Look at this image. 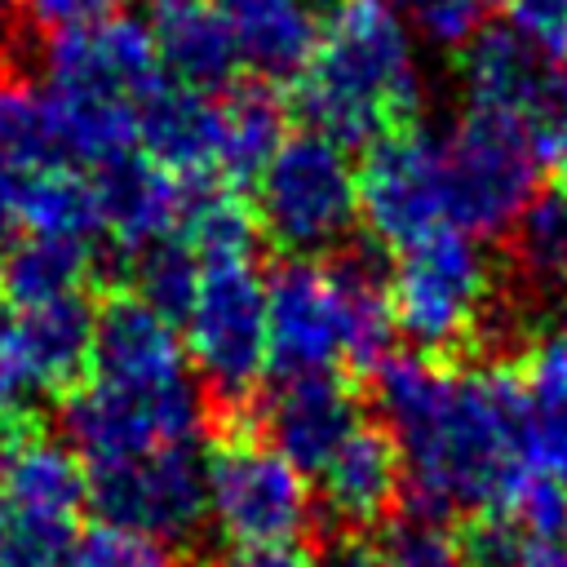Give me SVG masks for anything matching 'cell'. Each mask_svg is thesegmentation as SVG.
Instances as JSON below:
<instances>
[{
    "label": "cell",
    "instance_id": "cell-5",
    "mask_svg": "<svg viewBox=\"0 0 567 567\" xmlns=\"http://www.w3.org/2000/svg\"><path fill=\"white\" fill-rule=\"evenodd\" d=\"M359 177L337 142L301 128L279 142L257 177L261 235L284 257L332 252L354 235Z\"/></svg>",
    "mask_w": 567,
    "mask_h": 567
},
{
    "label": "cell",
    "instance_id": "cell-1",
    "mask_svg": "<svg viewBox=\"0 0 567 567\" xmlns=\"http://www.w3.org/2000/svg\"><path fill=\"white\" fill-rule=\"evenodd\" d=\"M421 97L412 35L394 4L337 0L292 97L306 128L337 146H372L377 137L416 124Z\"/></svg>",
    "mask_w": 567,
    "mask_h": 567
},
{
    "label": "cell",
    "instance_id": "cell-37",
    "mask_svg": "<svg viewBox=\"0 0 567 567\" xmlns=\"http://www.w3.org/2000/svg\"><path fill=\"white\" fill-rule=\"evenodd\" d=\"M124 4L128 0H18L22 18L35 31H49V35H62V31H75V27L115 18Z\"/></svg>",
    "mask_w": 567,
    "mask_h": 567
},
{
    "label": "cell",
    "instance_id": "cell-12",
    "mask_svg": "<svg viewBox=\"0 0 567 567\" xmlns=\"http://www.w3.org/2000/svg\"><path fill=\"white\" fill-rule=\"evenodd\" d=\"M359 421V390L346 372L284 377L257 399V434L301 474H323Z\"/></svg>",
    "mask_w": 567,
    "mask_h": 567
},
{
    "label": "cell",
    "instance_id": "cell-10",
    "mask_svg": "<svg viewBox=\"0 0 567 567\" xmlns=\"http://www.w3.org/2000/svg\"><path fill=\"white\" fill-rule=\"evenodd\" d=\"M44 66H49V93L133 115L164 84V66L155 58L151 31L120 13L53 35L44 49Z\"/></svg>",
    "mask_w": 567,
    "mask_h": 567
},
{
    "label": "cell",
    "instance_id": "cell-28",
    "mask_svg": "<svg viewBox=\"0 0 567 567\" xmlns=\"http://www.w3.org/2000/svg\"><path fill=\"white\" fill-rule=\"evenodd\" d=\"M62 567H190V558L168 540L102 523L75 536Z\"/></svg>",
    "mask_w": 567,
    "mask_h": 567
},
{
    "label": "cell",
    "instance_id": "cell-45",
    "mask_svg": "<svg viewBox=\"0 0 567 567\" xmlns=\"http://www.w3.org/2000/svg\"><path fill=\"white\" fill-rule=\"evenodd\" d=\"M385 4H416V0H385Z\"/></svg>",
    "mask_w": 567,
    "mask_h": 567
},
{
    "label": "cell",
    "instance_id": "cell-18",
    "mask_svg": "<svg viewBox=\"0 0 567 567\" xmlns=\"http://www.w3.org/2000/svg\"><path fill=\"white\" fill-rule=\"evenodd\" d=\"M151 44L159 66L190 89H226L235 80L239 40L217 0H151Z\"/></svg>",
    "mask_w": 567,
    "mask_h": 567
},
{
    "label": "cell",
    "instance_id": "cell-30",
    "mask_svg": "<svg viewBox=\"0 0 567 567\" xmlns=\"http://www.w3.org/2000/svg\"><path fill=\"white\" fill-rule=\"evenodd\" d=\"M501 509L532 540H567V483H558L540 470H527Z\"/></svg>",
    "mask_w": 567,
    "mask_h": 567
},
{
    "label": "cell",
    "instance_id": "cell-21",
    "mask_svg": "<svg viewBox=\"0 0 567 567\" xmlns=\"http://www.w3.org/2000/svg\"><path fill=\"white\" fill-rule=\"evenodd\" d=\"M239 62L266 84H297L319 49L323 22L306 0H239L226 9Z\"/></svg>",
    "mask_w": 567,
    "mask_h": 567
},
{
    "label": "cell",
    "instance_id": "cell-22",
    "mask_svg": "<svg viewBox=\"0 0 567 567\" xmlns=\"http://www.w3.org/2000/svg\"><path fill=\"white\" fill-rule=\"evenodd\" d=\"M284 124H288V106L275 84L266 80L230 84L226 97H217V177H226V186L257 182L270 155L279 151V142L288 137Z\"/></svg>",
    "mask_w": 567,
    "mask_h": 567
},
{
    "label": "cell",
    "instance_id": "cell-41",
    "mask_svg": "<svg viewBox=\"0 0 567 567\" xmlns=\"http://www.w3.org/2000/svg\"><path fill=\"white\" fill-rule=\"evenodd\" d=\"M545 133H549V142H563V137H567V62H563V71L554 75V97H549Z\"/></svg>",
    "mask_w": 567,
    "mask_h": 567
},
{
    "label": "cell",
    "instance_id": "cell-14",
    "mask_svg": "<svg viewBox=\"0 0 567 567\" xmlns=\"http://www.w3.org/2000/svg\"><path fill=\"white\" fill-rule=\"evenodd\" d=\"M186 377L177 323L155 315L128 288H106L93 328V381L111 385H168Z\"/></svg>",
    "mask_w": 567,
    "mask_h": 567
},
{
    "label": "cell",
    "instance_id": "cell-35",
    "mask_svg": "<svg viewBox=\"0 0 567 567\" xmlns=\"http://www.w3.org/2000/svg\"><path fill=\"white\" fill-rule=\"evenodd\" d=\"M310 532H315V549H310L315 567H381V549L368 540V532L332 523L323 514L315 518Z\"/></svg>",
    "mask_w": 567,
    "mask_h": 567
},
{
    "label": "cell",
    "instance_id": "cell-47",
    "mask_svg": "<svg viewBox=\"0 0 567 567\" xmlns=\"http://www.w3.org/2000/svg\"><path fill=\"white\" fill-rule=\"evenodd\" d=\"M217 4H221V9H230V4H239V0H217Z\"/></svg>",
    "mask_w": 567,
    "mask_h": 567
},
{
    "label": "cell",
    "instance_id": "cell-2",
    "mask_svg": "<svg viewBox=\"0 0 567 567\" xmlns=\"http://www.w3.org/2000/svg\"><path fill=\"white\" fill-rule=\"evenodd\" d=\"M186 350L208 403V439L226 430H257V377L270 363L266 284L252 261H213L199 275L186 315Z\"/></svg>",
    "mask_w": 567,
    "mask_h": 567
},
{
    "label": "cell",
    "instance_id": "cell-29",
    "mask_svg": "<svg viewBox=\"0 0 567 567\" xmlns=\"http://www.w3.org/2000/svg\"><path fill=\"white\" fill-rule=\"evenodd\" d=\"M75 545V523L27 514L0 501V567H62Z\"/></svg>",
    "mask_w": 567,
    "mask_h": 567
},
{
    "label": "cell",
    "instance_id": "cell-15",
    "mask_svg": "<svg viewBox=\"0 0 567 567\" xmlns=\"http://www.w3.org/2000/svg\"><path fill=\"white\" fill-rule=\"evenodd\" d=\"M93 328H97V301L89 292H71L18 310L9 332L27 385L53 399L84 385L93 372Z\"/></svg>",
    "mask_w": 567,
    "mask_h": 567
},
{
    "label": "cell",
    "instance_id": "cell-7",
    "mask_svg": "<svg viewBox=\"0 0 567 567\" xmlns=\"http://www.w3.org/2000/svg\"><path fill=\"white\" fill-rule=\"evenodd\" d=\"M89 505L102 523L186 545L208 523V456L195 439L89 465Z\"/></svg>",
    "mask_w": 567,
    "mask_h": 567
},
{
    "label": "cell",
    "instance_id": "cell-16",
    "mask_svg": "<svg viewBox=\"0 0 567 567\" xmlns=\"http://www.w3.org/2000/svg\"><path fill=\"white\" fill-rule=\"evenodd\" d=\"M323 518L346 527H377L403 505V452L385 421H359L354 434L323 465Z\"/></svg>",
    "mask_w": 567,
    "mask_h": 567
},
{
    "label": "cell",
    "instance_id": "cell-9",
    "mask_svg": "<svg viewBox=\"0 0 567 567\" xmlns=\"http://www.w3.org/2000/svg\"><path fill=\"white\" fill-rule=\"evenodd\" d=\"M359 213L368 235L385 248H408L421 235L447 226V155L443 137L421 124L394 128L363 146L359 164Z\"/></svg>",
    "mask_w": 567,
    "mask_h": 567
},
{
    "label": "cell",
    "instance_id": "cell-4",
    "mask_svg": "<svg viewBox=\"0 0 567 567\" xmlns=\"http://www.w3.org/2000/svg\"><path fill=\"white\" fill-rule=\"evenodd\" d=\"M549 146L554 142L536 120L465 106L452 137H443L447 226L474 239L505 235L523 217V208L540 195Z\"/></svg>",
    "mask_w": 567,
    "mask_h": 567
},
{
    "label": "cell",
    "instance_id": "cell-3",
    "mask_svg": "<svg viewBox=\"0 0 567 567\" xmlns=\"http://www.w3.org/2000/svg\"><path fill=\"white\" fill-rule=\"evenodd\" d=\"M496 288V270L478 239L456 226H439L399 248L390 270L394 328H403L421 354L465 363V354L478 346Z\"/></svg>",
    "mask_w": 567,
    "mask_h": 567
},
{
    "label": "cell",
    "instance_id": "cell-46",
    "mask_svg": "<svg viewBox=\"0 0 567 567\" xmlns=\"http://www.w3.org/2000/svg\"><path fill=\"white\" fill-rule=\"evenodd\" d=\"M478 4H509V0H478Z\"/></svg>",
    "mask_w": 567,
    "mask_h": 567
},
{
    "label": "cell",
    "instance_id": "cell-38",
    "mask_svg": "<svg viewBox=\"0 0 567 567\" xmlns=\"http://www.w3.org/2000/svg\"><path fill=\"white\" fill-rule=\"evenodd\" d=\"M204 567H315L301 545H235Z\"/></svg>",
    "mask_w": 567,
    "mask_h": 567
},
{
    "label": "cell",
    "instance_id": "cell-17",
    "mask_svg": "<svg viewBox=\"0 0 567 567\" xmlns=\"http://www.w3.org/2000/svg\"><path fill=\"white\" fill-rule=\"evenodd\" d=\"M93 195L102 213V230L115 239L120 252H137L142 244L173 235L182 217L186 186L159 168L146 151H115L93 164Z\"/></svg>",
    "mask_w": 567,
    "mask_h": 567
},
{
    "label": "cell",
    "instance_id": "cell-13",
    "mask_svg": "<svg viewBox=\"0 0 567 567\" xmlns=\"http://www.w3.org/2000/svg\"><path fill=\"white\" fill-rule=\"evenodd\" d=\"M456 80L470 106L523 115L545 128L549 97H554V71H549V58L514 22L478 27L474 40L461 44Z\"/></svg>",
    "mask_w": 567,
    "mask_h": 567
},
{
    "label": "cell",
    "instance_id": "cell-44",
    "mask_svg": "<svg viewBox=\"0 0 567 567\" xmlns=\"http://www.w3.org/2000/svg\"><path fill=\"white\" fill-rule=\"evenodd\" d=\"M13 75V66H9V53H4V44H0V80H9Z\"/></svg>",
    "mask_w": 567,
    "mask_h": 567
},
{
    "label": "cell",
    "instance_id": "cell-32",
    "mask_svg": "<svg viewBox=\"0 0 567 567\" xmlns=\"http://www.w3.org/2000/svg\"><path fill=\"white\" fill-rule=\"evenodd\" d=\"M381 567H465V558L443 527L403 518L381 540Z\"/></svg>",
    "mask_w": 567,
    "mask_h": 567
},
{
    "label": "cell",
    "instance_id": "cell-6",
    "mask_svg": "<svg viewBox=\"0 0 567 567\" xmlns=\"http://www.w3.org/2000/svg\"><path fill=\"white\" fill-rule=\"evenodd\" d=\"M208 518L230 545H292L319 509L306 474L257 430H226L208 452Z\"/></svg>",
    "mask_w": 567,
    "mask_h": 567
},
{
    "label": "cell",
    "instance_id": "cell-20",
    "mask_svg": "<svg viewBox=\"0 0 567 567\" xmlns=\"http://www.w3.org/2000/svg\"><path fill=\"white\" fill-rule=\"evenodd\" d=\"M0 501L27 514L75 523L89 505V470L75 461L66 443L27 421L0 461Z\"/></svg>",
    "mask_w": 567,
    "mask_h": 567
},
{
    "label": "cell",
    "instance_id": "cell-11",
    "mask_svg": "<svg viewBox=\"0 0 567 567\" xmlns=\"http://www.w3.org/2000/svg\"><path fill=\"white\" fill-rule=\"evenodd\" d=\"M266 337L275 377H310L346 368L350 319L346 297L323 261L284 257L266 279Z\"/></svg>",
    "mask_w": 567,
    "mask_h": 567
},
{
    "label": "cell",
    "instance_id": "cell-43",
    "mask_svg": "<svg viewBox=\"0 0 567 567\" xmlns=\"http://www.w3.org/2000/svg\"><path fill=\"white\" fill-rule=\"evenodd\" d=\"M558 182H563V195H567V137L558 142Z\"/></svg>",
    "mask_w": 567,
    "mask_h": 567
},
{
    "label": "cell",
    "instance_id": "cell-34",
    "mask_svg": "<svg viewBox=\"0 0 567 567\" xmlns=\"http://www.w3.org/2000/svg\"><path fill=\"white\" fill-rule=\"evenodd\" d=\"M478 9H483L478 0H416L412 4V18H416V31L434 49H461L483 27L478 22Z\"/></svg>",
    "mask_w": 567,
    "mask_h": 567
},
{
    "label": "cell",
    "instance_id": "cell-33",
    "mask_svg": "<svg viewBox=\"0 0 567 567\" xmlns=\"http://www.w3.org/2000/svg\"><path fill=\"white\" fill-rule=\"evenodd\" d=\"M527 461L532 470L567 483V403L527 399Z\"/></svg>",
    "mask_w": 567,
    "mask_h": 567
},
{
    "label": "cell",
    "instance_id": "cell-19",
    "mask_svg": "<svg viewBox=\"0 0 567 567\" xmlns=\"http://www.w3.org/2000/svg\"><path fill=\"white\" fill-rule=\"evenodd\" d=\"M137 142L177 182L217 177V97L164 80L137 106Z\"/></svg>",
    "mask_w": 567,
    "mask_h": 567
},
{
    "label": "cell",
    "instance_id": "cell-26",
    "mask_svg": "<svg viewBox=\"0 0 567 567\" xmlns=\"http://www.w3.org/2000/svg\"><path fill=\"white\" fill-rule=\"evenodd\" d=\"M509 266L527 301L567 297V195H536L509 226Z\"/></svg>",
    "mask_w": 567,
    "mask_h": 567
},
{
    "label": "cell",
    "instance_id": "cell-27",
    "mask_svg": "<svg viewBox=\"0 0 567 567\" xmlns=\"http://www.w3.org/2000/svg\"><path fill=\"white\" fill-rule=\"evenodd\" d=\"M120 275H124V284H115V288H128L133 297H142L168 323H186V315L195 306V292H199L204 261L173 230V235H159V239L142 244L137 252H124Z\"/></svg>",
    "mask_w": 567,
    "mask_h": 567
},
{
    "label": "cell",
    "instance_id": "cell-31",
    "mask_svg": "<svg viewBox=\"0 0 567 567\" xmlns=\"http://www.w3.org/2000/svg\"><path fill=\"white\" fill-rule=\"evenodd\" d=\"M518 381L532 403H567V323H554L527 341Z\"/></svg>",
    "mask_w": 567,
    "mask_h": 567
},
{
    "label": "cell",
    "instance_id": "cell-40",
    "mask_svg": "<svg viewBox=\"0 0 567 567\" xmlns=\"http://www.w3.org/2000/svg\"><path fill=\"white\" fill-rule=\"evenodd\" d=\"M509 567H567V540H527Z\"/></svg>",
    "mask_w": 567,
    "mask_h": 567
},
{
    "label": "cell",
    "instance_id": "cell-36",
    "mask_svg": "<svg viewBox=\"0 0 567 567\" xmlns=\"http://www.w3.org/2000/svg\"><path fill=\"white\" fill-rule=\"evenodd\" d=\"M509 22L545 58L567 62V0H509Z\"/></svg>",
    "mask_w": 567,
    "mask_h": 567
},
{
    "label": "cell",
    "instance_id": "cell-25",
    "mask_svg": "<svg viewBox=\"0 0 567 567\" xmlns=\"http://www.w3.org/2000/svg\"><path fill=\"white\" fill-rule=\"evenodd\" d=\"M177 235L190 244V252L204 266H213V261H252L261 239H266L261 221H257V208H248L230 186H217V182H186Z\"/></svg>",
    "mask_w": 567,
    "mask_h": 567
},
{
    "label": "cell",
    "instance_id": "cell-24",
    "mask_svg": "<svg viewBox=\"0 0 567 567\" xmlns=\"http://www.w3.org/2000/svg\"><path fill=\"white\" fill-rule=\"evenodd\" d=\"M13 213L18 226L31 235H53V239H75V244H97L102 235V213L93 195V177L53 164L13 186Z\"/></svg>",
    "mask_w": 567,
    "mask_h": 567
},
{
    "label": "cell",
    "instance_id": "cell-42",
    "mask_svg": "<svg viewBox=\"0 0 567 567\" xmlns=\"http://www.w3.org/2000/svg\"><path fill=\"white\" fill-rule=\"evenodd\" d=\"M27 421H35V416H0V461H4V452L13 447V439H18V430Z\"/></svg>",
    "mask_w": 567,
    "mask_h": 567
},
{
    "label": "cell",
    "instance_id": "cell-48",
    "mask_svg": "<svg viewBox=\"0 0 567 567\" xmlns=\"http://www.w3.org/2000/svg\"><path fill=\"white\" fill-rule=\"evenodd\" d=\"M0 4H4V0H0Z\"/></svg>",
    "mask_w": 567,
    "mask_h": 567
},
{
    "label": "cell",
    "instance_id": "cell-23",
    "mask_svg": "<svg viewBox=\"0 0 567 567\" xmlns=\"http://www.w3.org/2000/svg\"><path fill=\"white\" fill-rule=\"evenodd\" d=\"M97 257L89 244L53 239V235H22L0 248V301L13 310L44 306L71 292H84Z\"/></svg>",
    "mask_w": 567,
    "mask_h": 567
},
{
    "label": "cell",
    "instance_id": "cell-39",
    "mask_svg": "<svg viewBox=\"0 0 567 567\" xmlns=\"http://www.w3.org/2000/svg\"><path fill=\"white\" fill-rule=\"evenodd\" d=\"M22 390H31V385L22 377L13 332H9V323H0V416H27L22 412Z\"/></svg>",
    "mask_w": 567,
    "mask_h": 567
},
{
    "label": "cell",
    "instance_id": "cell-8",
    "mask_svg": "<svg viewBox=\"0 0 567 567\" xmlns=\"http://www.w3.org/2000/svg\"><path fill=\"white\" fill-rule=\"evenodd\" d=\"M58 425L75 452L93 461L133 456L159 443L195 439L208 425L204 390L186 377L168 385H111V381H84L71 394L58 399Z\"/></svg>",
    "mask_w": 567,
    "mask_h": 567
}]
</instances>
